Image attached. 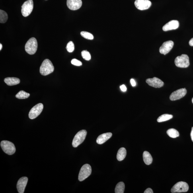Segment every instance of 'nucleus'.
Listing matches in <instances>:
<instances>
[{"mask_svg":"<svg viewBox=\"0 0 193 193\" xmlns=\"http://www.w3.org/2000/svg\"><path fill=\"white\" fill-rule=\"evenodd\" d=\"M87 132L86 130H82L78 132L74 138L72 146L74 147H77L81 144L85 139Z\"/></svg>","mask_w":193,"mask_h":193,"instance_id":"nucleus-5","label":"nucleus"},{"mask_svg":"<svg viewBox=\"0 0 193 193\" xmlns=\"http://www.w3.org/2000/svg\"><path fill=\"white\" fill-rule=\"evenodd\" d=\"M81 35L82 37L86 39L89 40H93L94 37L92 34L90 33L85 31H82L81 32Z\"/></svg>","mask_w":193,"mask_h":193,"instance_id":"nucleus-26","label":"nucleus"},{"mask_svg":"<svg viewBox=\"0 0 193 193\" xmlns=\"http://www.w3.org/2000/svg\"><path fill=\"white\" fill-rule=\"evenodd\" d=\"M127 152L126 149L124 147L121 148L118 150L117 153V158L118 161H122L124 160L126 156Z\"/></svg>","mask_w":193,"mask_h":193,"instance_id":"nucleus-19","label":"nucleus"},{"mask_svg":"<svg viewBox=\"0 0 193 193\" xmlns=\"http://www.w3.org/2000/svg\"><path fill=\"white\" fill-rule=\"evenodd\" d=\"M112 133L111 132L104 133L100 135L96 139V142L98 144H102L110 139L112 136Z\"/></svg>","mask_w":193,"mask_h":193,"instance_id":"nucleus-17","label":"nucleus"},{"mask_svg":"<svg viewBox=\"0 0 193 193\" xmlns=\"http://www.w3.org/2000/svg\"><path fill=\"white\" fill-rule=\"evenodd\" d=\"M33 9V0H27L22 6L21 12L24 17L29 16Z\"/></svg>","mask_w":193,"mask_h":193,"instance_id":"nucleus-7","label":"nucleus"},{"mask_svg":"<svg viewBox=\"0 0 193 193\" xmlns=\"http://www.w3.org/2000/svg\"><path fill=\"white\" fill-rule=\"evenodd\" d=\"M4 81L7 85L9 86L17 85L20 82V79L16 77L6 78Z\"/></svg>","mask_w":193,"mask_h":193,"instance_id":"nucleus-18","label":"nucleus"},{"mask_svg":"<svg viewBox=\"0 0 193 193\" xmlns=\"http://www.w3.org/2000/svg\"><path fill=\"white\" fill-rule=\"evenodd\" d=\"M82 0H67V5L70 9L75 11L79 9L82 5Z\"/></svg>","mask_w":193,"mask_h":193,"instance_id":"nucleus-14","label":"nucleus"},{"mask_svg":"<svg viewBox=\"0 0 193 193\" xmlns=\"http://www.w3.org/2000/svg\"><path fill=\"white\" fill-rule=\"evenodd\" d=\"M72 64L73 65H75V66H80L82 65V63L81 62V61L77 60L76 59H72L71 61Z\"/></svg>","mask_w":193,"mask_h":193,"instance_id":"nucleus-29","label":"nucleus"},{"mask_svg":"<svg viewBox=\"0 0 193 193\" xmlns=\"http://www.w3.org/2000/svg\"><path fill=\"white\" fill-rule=\"evenodd\" d=\"M144 162L147 165H150L153 162V158L150 154L148 152H144L143 155Z\"/></svg>","mask_w":193,"mask_h":193,"instance_id":"nucleus-20","label":"nucleus"},{"mask_svg":"<svg viewBox=\"0 0 193 193\" xmlns=\"http://www.w3.org/2000/svg\"><path fill=\"white\" fill-rule=\"evenodd\" d=\"M167 133L168 136L172 138H176L180 135L178 131L174 128H171L168 130L167 131Z\"/></svg>","mask_w":193,"mask_h":193,"instance_id":"nucleus-21","label":"nucleus"},{"mask_svg":"<svg viewBox=\"0 0 193 193\" xmlns=\"http://www.w3.org/2000/svg\"><path fill=\"white\" fill-rule=\"evenodd\" d=\"M192 103L193 104V98H192Z\"/></svg>","mask_w":193,"mask_h":193,"instance_id":"nucleus-36","label":"nucleus"},{"mask_svg":"<svg viewBox=\"0 0 193 193\" xmlns=\"http://www.w3.org/2000/svg\"><path fill=\"white\" fill-rule=\"evenodd\" d=\"M2 48V45L1 44H0V50L1 51Z\"/></svg>","mask_w":193,"mask_h":193,"instance_id":"nucleus-35","label":"nucleus"},{"mask_svg":"<svg viewBox=\"0 0 193 193\" xmlns=\"http://www.w3.org/2000/svg\"><path fill=\"white\" fill-rule=\"evenodd\" d=\"M125 188V185L124 182H121L116 185L115 192L116 193H124Z\"/></svg>","mask_w":193,"mask_h":193,"instance_id":"nucleus-22","label":"nucleus"},{"mask_svg":"<svg viewBox=\"0 0 193 193\" xmlns=\"http://www.w3.org/2000/svg\"><path fill=\"white\" fill-rule=\"evenodd\" d=\"M30 94L26 93L23 91H21L16 94V97L19 99H24L28 98L30 96Z\"/></svg>","mask_w":193,"mask_h":193,"instance_id":"nucleus-24","label":"nucleus"},{"mask_svg":"<svg viewBox=\"0 0 193 193\" xmlns=\"http://www.w3.org/2000/svg\"><path fill=\"white\" fill-rule=\"evenodd\" d=\"M173 118L172 115L168 114H164L160 116L158 118L157 121L158 122H162L170 120Z\"/></svg>","mask_w":193,"mask_h":193,"instance_id":"nucleus-23","label":"nucleus"},{"mask_svg":"<svg viewBox=\"0 0 193 193\" xmlns=\"http://www.w3.org/2000/svg\"><path fill=\"white\" fill-rule=\"evenodd\" d=\"M191 139L192 140L193 142V127H192L191 132Z\"/></svg>","mask_w":193,"mask_h":193,"instance_id":"nucleus-34","label":"nucleus"},{"mask_svg":"<svg viewBox=\"0 0 193 193\" xmlns=\"http://www.w3.org/2000/svg\"><path fill=\"white\" fill-rule=\"evenodd\" d=\"M189 44L191 46H193V38L190 40Z\"/></svg>","mask_w":193,"mask_h":193,"instance_id":"nucleus-33","label":"nucleus"},{"mask_svg":"<svg viewBox=\"0 0 193 193\" xmlns=\"http://www.w3.org/2000/svg\"><path fill=\"white\" fill-rule=\"evenodd\" d=\"M189 189V186L187 183L181 181L174 184L171 190L172 193H181L187 192Z\"/></svg>","mask_w":193,"mask_h":193,"instance_id":"nucleus-8","label":"nucleus"},{"mask_svg":"<svg viewBox=\"0 0 193 193\" xmlns=\"http://www.w3.org/2000/svg\"><path fill=\"white\" fill-rule=\"evenodd\" d=\"M187 93L186 88H181L176 90L172 93L170 96V99L172 101H174L184 97Z\"/></svg>","mask_w":193,"mask_h":193,"instance_id":"nucleus-10","label":"nucleus"},{"mask_svg":"<svg viewBox=\"0 0 193 193\" xmlns=\"http://www.w3.org/2000/svg\"><path fill=\"white\" fill-rule=\"evenodd\" d=\"M66 49L68 52L69 53L72 52L75 50V46L73 43L72 41L69 42L67 44Z\"/></svg>","mask_w":193,"mask_h":193,"instance_id":"nucleus-28","label":"nucleus"},{"mask_svg":"<svg viewBox=\"0 0 193 193\" xmlns=\"http://www.w3.org/2000/svg\"><path fill=\"white\" fill-rule=\"evenodd\" d=\"M43 109L44 105L41 103L36 104L31 110L29 114V117L30 119H34L40 115Z\"/></svg>","mask_w":193,"mask_h":193,"instance_id":"nucleus-9","label":"nucleus"},{"mask_svg":"<svg viewBox=\"0 0 193 193\" xmlns=\"http://www.w3.org/2000/svg\"><path fill=\"white\" fill-rule=\"evenodd\" d=\"M135 5L137 9L142 11L149 9L152 3L149 0H136Z\"/></svg>","mask_w":193,"mask_h":193,"instance_id":"nucleus-11","label":"nucleus"},{"mask_svg":"<svg viewBox=\"0 0 193 193\" xmlns=\"http://www.w3.org/2000/svg\"><path fill=\"white\" fill-rule=\"evenodd\" d=\"M8 18V15L6 12L3 10H0V22L1 23H5L7 22Z\"/></svg>","mask_w":193,"mask_h":193,"instance_id":"nucleus-25","label":"nucleus"},{"mask_svg":"<svg viewBox=\"0 0 193 193\" xmlns=\"http://www.w3.org/2000/svg\"><path fill=\"white\" fill-rule=\"evenodd\" d=\"M91 166L88 164L84 165L81 168L79 172V181H83L85 180L91 175Z\"/></svg>","mask_w":193,"mask_h":193,"instance_id":"nucleus-6","label":"nucleus"},{"mask_svg":"<svg viewBox=\"0 0 193 193\" xmlns=\"http://www.w3.org/2000/svg\"><path fill=\"white\" fill-rule=\"evenodd\" d=\"M28 181V178L26 177H23L20 178L18 181L17 185V188L18 192L19 193L24 192Z\"/></svg>","mask_w":193,"mask_h":193,"instance_id":"nucleus-15","label":"nucleus"},{"mask_svg":"<svg viewBox=\"0 0 193 193\" xmlns=\"http://www.w3.org/2000/svg\"><path fill=\"white\" fill-rule=\"evenodd\" d=\"M174 63L177 67L185 68L189 66V58L187 55L182 54L176 57Z\"/></svg>","mask_w":193,"mask_h":193,"instance_id":"nucleus-3","label":"nucleus"},{"mask_svg":"<svg viewBox=\"0 0 193 193\" xmlns=\"http://www.w3.org/2000/svg\"><path fill=\"white\" fill-rule=\"evenodd\" d=\"M81 55L83 58L86 61H89L91 59V55L89 52L87 51H82Z\"/></svg>","mask_w":193,"mask_h":193,"instance_id":"nucleus-27","label":"nucleus"},{"mask_svg":"<svg viewBox=\"0 0 193 193\" xmlns=\"http://www.w3.org/2000/svg\"><path fill=\"white\" fill-rule=\"evenodd\" d=\"M179 26V22L177 20H172L167 23L164 25L163 27V30L164 31L176 30Z\"/></svg>","mask_w":193,"mask_h":193,"instance_id":"nucleus-16","label":"nucleus"},{"mask_svg":"<svg viewBox=\"0 0 193 193\" xmlns=\"http://www.w3.org/2000/svg\"><path fill=\"white\" fill-rule=\"evenodd\" d=\"M38 48V43L36 39L31 38L26 42L25 47L26 52L30 55L34 54L36 52Z\"/></svg>","mask_w":193,"mask_h":193,"instance_id":"nucleus-2","label":"nucleus"},{"mask_svg":"<svg viewBox=\"0 0 193 193\" xmlns=\"http://www.w3.org/2000/svg\"><path fill=\"white\" fill-rule=\"evenodd\" d=\"M130 82L131 85H132L133 87H135V86H136V83H135V82L134 79H131L130 80Z\"/></svg>","mask_w":193,"mask_h":193,"instance_id":"nucleus-32","label":"nucleus"},{"mask_svg":"<svg viewBox=\"0 0 193 193\" xmlns=\"http://www.w3.org/2000/svg\"><path fill=\"white\" fill-rule=\"evenodd\" d=\"M174 43L169 40L164 42L159 49L160 52L162 54L166 55L169 53L174 46Z\"/></svg>","mask_w":193,"mask_h":193,"instance_id":"nucleus-12","label":"nucleus"},{"mask_svg":"<svg viewBox=\"0 0 193 193\" xmlns=\"http://www.w3.org/2000/svg\"><path fill=\"white\" fill-rule=\"evenodd\" d=\"M146 83L149 85L156 88H161L164 85L163 82L157 77L149 79L146 80Z\"/></svg>","mask_w":193,"mask_h":193,"instance_id":"nucleus-13","label":"nucleus"},{"mask_svg":"<svg viewBox=\"0 0 193 193\" xmlns=\"http://www.w3.org/2000/svg\"><path fill=\"white\" fill-rule=\"evenodd\" d=\"M144 193H153V191L150 188H148L144 192Z\"/></svg>","mask_w":193,"mask_h":193,"instance_id":"nucleus-31","label":"nucleus"},{"mask_svg":"<svg viewBox=\"0 0 193 193\" xmlns=\"http://www.w3.org/2000/svg\"><path fill=\"white\" fill-rule=\"evenodd\" d=\"M120 88L121 90V91L123 92H125L127 91V88L126 86L124 85L120 86Z\"/></svg>","mask_w":193,"mask_h":193,"instance_id":"nucleus-30","label":"nucleus"},{"mask_svg":"<svg viewBox=\"0 0 193 193\" xmlns=\"http://www.w3.org/2000/svg\"><path fill=\"white\" fill-rule=\"evenodd\" d=\"M54 67L52 62L48 59H46L43 61L40 68V73L43 75H48L53 72Z\"/></svg>","mask_w":193,"mask_h":193,"instance_id":"nucleus-1","label":"nucleus"},{"mask_svg":"<svg viewBox=\"0 0 193 193\" xmlns=\"http://www.w3.org/2000/svg\"><path fill=\"white\" fill-rule=\"evenodd\" d=\"M1 146L3 151L9 155H12L15 153L16 149L13 143L8 141H2Z\"/></svg>","mask_w":193,"mask_h":193,"instance_id":"nucleus-4","label":"nucleus"}]
</instances>
